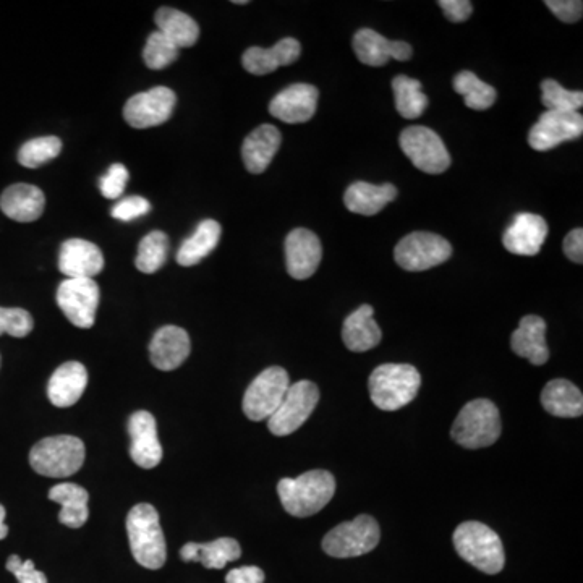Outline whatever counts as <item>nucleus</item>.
Masks as SVG:
<instances>
[{"instance_id": "obj_36", "label": "nucleus", "mask_w": 583, "mask_h": 583, "mask_svg": "<svg viewBox=\"0 0 583 583\" xmlns=\"http://www.w3.org/2000/svg\"><path fill=\"white\" fill-rule=\"evenodd\" d=\"M169 237L161 230H153L141 240L138 247L137 264L138 271L145 274L158 273L159 269L166 264L169 256Z\"/></svg>"}, {"instance_id": "obj_30", "label": "nucleus", "mask_w": 583, "mask_h": 583, "mask_svg": "<svg viewBox=\"0 0 583 583\" xmlns=\"http://www.w3.org/2000/svg\"><path fill=\"white\" fill-rule=\"evenodd\" d=\"M541 405L553 417H582V391L567 379H553L541 392Z\"/></svg>"}, {"instance_id": "obj_19", "label": "nucleus", "mask_w": 583, "mask_h": 583, "mask_svg": "<svg viewBox=\"0 0 583 583\" xmlns=\"http://www.w3.org/2000/svg\"><path fill=\"white\" fill-rule=\"evenodd\" d=\"M104 268L98 245L83 239L65 240L60 247L59 269L67 279H93Z\"/></svg>"}, {"instance_id": "obj_9", "label": "nucleus", "mask_w": 583, "mask_h": 583, "mask_svg": "<svg viewBox=\"0 0 583 583\" xmlns=\"http://www.w3.org/2000/svg\"><path fill=\"white\" fill-rule=\"evenodd\" d=\"M452 256L451 243L431 232H413L394 248V260L405 271L420 273L446 263Z\"/></svg>"}, {"instance_id": "obj_22", "label": "nucleus", "mask_w": 583, "mask_h": 583, "mask_svg": "<svg viewBox=\"0 0 583 583\" xmlns=\"http://www.w3.org/2000/svg\"><path fill=\"white\" fill-rule=\"evenodd\" d=\"M302 52V46L295 38H284L274 44L271 49L263 47H250L242 57V64L248 73L252 75H268L276 72L279 67L297 62Z\"/></svg>"}, {"instance_id": "obj_41", "label": "nucleus", "mask_w": 583, "mask_h": 583, "mask_svg": "<svg viewBox=\"0 0 583 583\" xmlns=\"http://www.w3.org/2000/svg\"><path fill=\"white\" fill-rule=\"evenodd\" d=\"M128 174L127 167L124 164H112L109 171L101 179V193L107 200H119L120 196L124 195L125 187H127Z\"/></svg>"}, {"instance_id": "obj_14", "label": "nucleus", "mask_w": 583, "mask_h": 583, "mask_svg": "<svg viewBox=\"0 0 583 583\" xmlns=\"http://www.w3.org/2000/svg\"><path fill=\"white\" fill-rule=\"evenodd\" d=\"M582 133L583 117L580 112L546 111L528 133V145L535 151H549L566 141L577 140Z\"/></svg>"}, {"instance_id": "obj_29", "label": "nucleus", "mask_w": 583, "mask_h": 583, "mask_svg": "<svg viewBox=\"0 0 583 583\" xmlns=\"http://www.w3.org/2000/svg\"><path fill=\"white\" fill-rule=\"evenodd\" d=\"M242 556L239 541L234 538H218L211 543H187L180 549V558L187 562H200L206 569H224L229 562Z\"/></svg>"}, {"instance_id": "obj_43", "label": "nucleus", "mask_w": 583, "mask_h": 583, "mask_svg": "<svg viewBox=\"0 0 583 583\" xmlns=\"http://www.w3.org/2000/svg\"><path fill=\"white\" fill-rule=\"evenodd\" d=\"M7 571L17 577L18 583H47L46 575L36 569L35 562L22 561L17 554L7 561Z\"/></svg>"}, {"instance_id": "obj_46", "label": "nucleus", "mask_w": 583, "mask_h": 583, "mask_svg": "<svg viewBox=\"0 0 583 583\" xmlns=\"http://www.w3.org/2000/svg\"><path fill=\"white\" fill-rule=\"evenodd\" d=\"M564 253H566L569 260L574 261V263H583V230L574 229L567 234L566 239H564Z\"/></svg>"}, {"instance_id": "obj_20", "label": "nucleus", "mask_w": 583, "mask_h": 583, "mask_svg": "<svg viewBox=\"0 0 583 583\" xmlns=\"http://www.w3.org/2000/svg\"><path fill=\"white\" fill-rule=\"evenodd\" d=\"M546 237L548 224L545 219L538 214L520 213L504 232L503 243L512 255L535 256L540 253Z\"/></svg>"}, {"instance_id": "obj_35", "label": "nucleus", "mask_w": 583, "mask_h": 583, "mask_svg": "<svg viewBox=\"0 0 583 583\" xmlns=\"http://www.w3.org/2000/svg\"><path fill=\"white\" fill-rule=\"evenodd\" d=\"M454 90L460 96H464L465 106L473 111L490 109L498 98V93L493 86L486 85L485 81H481L475 73L467 72V70L457 73L454 78Z\"/></svg>"}, {"instance_id": "obj_31", "label": "nucleus", "mask_w": 583, "mask_h": 583, "mask_svg": "<svg viewBox=\"0 0 583 583\" xmlns=\"http://www.w3.org/2000/svg\"><path fill=\"white\" fill-rule=\"evenodd\" d=\"M49 499L60 504L59 522L65 527L80 528L90 517V494L75 483H60L49 491Z\"/></svg>"}, {"instance_id": "obj_28", "label": "nucleus", "mask_w": 583, "mask_h": 583, "mask_svg": "<svg viewBox=\"0 0 583 583\" xmlns=\"http://www.w3.org/2000/svg\"><path fill=\"white\" fill-rule=\"evenodd\" d=\"M397 190L391 183L373 185L368 182H355L347 188L344 203L349 211L362 216H375L379 211L396 200Z\"/></svg>"}, {"instance_id": "obj_16", "label": "nucleus", "mask_w": 583, "mask_h": 583, "mask_svg": "<svg viewBox=\"0 0 583 583\" xmlns=\"http://www.w3.org/2000/svg\"><path fill=\"white\" fill-rule=\"evenodd\" d=\"M128 435L132 439L130 456L141 469H154L161 464L162 447L158 438V426L146 410L133 413L128 422Z\"/></svg>"}, {"instance_id": "obj_34", "label": "nucleus", "mask_w": 583, "mask_h": 583, "mask_svg": "<svg viewBox=\"0 0 583 583\" xmlns=\"http://www.w3.org/2000/svg\"><path fill=\"white\" fill-rule=\"evenodd\" d=\"M392 91L397 112L404 119L415 120L422 117L428 107V98L422 93L420 81L399 75L392 80Z\"/></svg>"}, {"instance_id": "obj_13", "label": "nucleus", "mask_w": 583, "mask_h": 583, "mask_svg": "<svg viewBox=\"0 0 583 583\" xmlns=\"http://www.w3.org/2000/svg\"><path fill=\"white\" fill-rule=\"evenodd\" d=\"M177 96L171 88L156 86L153 90L138 93L128 99L124 119L133 128H151L166 124L171 119Z\"/></svg>"}, {"instance_id": "obj_37", "label": "nucleus", "mask_w": 583, "mask_h": 583, "mask_svg": "<svg viewBox=\"0 0 583 583\" xmlns=\"http://www.w3.org/2000/svg\"><path fill=\"white\" fill-rule=\"evenodd\" d=\"M62 151V141L57 137H39L26 141L18 151V162L28 169H36L52 161Z\"/></svg>"}, {"instance_id": "obj_18", "label": "nucleus", "mask_w": 583, "mask_h": 583, "mask_svg": "<svg viewBox=\"0 0 583 583\" xmlns=\"http://www.w3.org/2000/svg\"><path fill=\"white\" fill-rule=\"evenodd\" d=\"M352 47H354L357 59L370 67H383L391 59L405 62L413 54L412 46L409 43L391 41V39L384 38L368 28H363L355 33Z\"/></svg>"}, {"instance_id": "obj_38", "label": "nucleus", "mask_w": 583, "mask_h": 583, "mask_svg": "<svg viewBox=\"0 0 583 583\" xmlns=\"http://www.w3.org/2000/svg\"><path fill=\"white\" fill-rule=\"evenodd\" d=\"M541 103L553 112H577L583 106L582 91H569L556 80L541 83Z\"/></svg>"}, {"instance_id": "obj_7", "label": "nucleus", "mask_w": 583, "mask_h": 583, "mask_svg": "<svg viewBox=\"0 0 583 583\" xmlns=\"http://www.w3.org/2000/svg\"><path fill=\"white\" fill-rule=\"evenodd\" d=\"M379 525L370 515H358L357 519L332 528L324 537V553L331 558H357L370 553L378 546Z\"/></svg>"}, {"instance_id": "obj_32", "label": "nucleus", "mask_w": 583, "mask_h": 583, "mask_svg": "<svg viewBox=\"0 0 583 583\" xmlns=\"http://www.w3.org/2000/svg\"><path fill=\"white\" fill-rule=\"evenodd\" d=\"M221 224L214 219H205L196 227L195 234L188 237L182 243V247L177 252V263L185 268L195 266L200 261L205 260L206 256L214 252L221 240Z\"/></svg>"}, {"instance_id": "obj_17", "label": "nucleus", "mask_w": 583, "mask_h": 583, "mask_svg": "<svg viewBox=\"0 0 583 583\" xmlns=\"http://www.w3.org/2000/svg\"><path fill=\"white\" fill-rule=\"evenodd\" d=\"M318 90L308 83H295L274 96L269 112L286 124H305L315 115Z\"/></svg>"}, {"instance_id": "obj_4", "label": "nucleus", "mask_w": 583, "mask_h": 583, "mask_svg": "<svg viewBox=\"0 0 583 583\" xmlns=\"http://www.w3.org/2000/svg\"><path fill=\"white\" fill-rule=\"evenodd\" d=\"M454 546L464 561L485 574H499L506 564L503 541L498 533L480 522H464L454 532Z\"/></svg>"}, {"instance_id": "obj_3", "label": "nucleus", "mask_w": 583, "mask_h": 583, "mask_svg": "<svg viewBox=\"0 0 583 583\" xmlns=\"http://www.w3.org/2000/svg\"><path fill=\"white\" fill-rule=\"evenodd\" d=\"M128 541L133 558L140 566L158 571L167 559L166 538L162 533L156 507L148 503L137 504L127 517Z\"/></svg>"}, {"instance_id": "obj_1", "label": "nucleus", "mask_w": 583, "mask_h": 583, "mask_svg": "<svg viewBox=\"0 0 583 583\" xmlns=\"http://www.w3.org/2000/svg\"><path fill=\"white\" fill-rule=\"evenodd\" d=\"M336 493V480L326 470H311L297 478H282L277 494L282 506L294 517H311L331 503Z\"/></svg>"}, {"instance_id": "obj_45", "label": "nucleus", "mask_w": 583, "mask_h": 583, "mask_svg": "<svg viewBox=\"0 0 583 583\" xmlns=\"http://www.w3.org/2000/svg\"><path fill=\"white\" fill-rule=\"evenodd\" d=\"M438 5L452 23L467 22L473 12V5L469 0H439Z\"/></svg>"}, {"instance_id": "obj_6", "label": "nucleus", "mask_w": 583, "mask_h": 583, "mask_svg": "<svg viewBox=\"0 0 583 583\" xmlns=\"http://www.w3.org/2000/svg\"><path fill=\"white\" fill-rule=\"evenodd\" d=\"M451 435L465 449L493 446L501 436L498 407L488 399L469 402L457 415Z\"/></svg>"}, {"instance_id": "obj_39", "label": "nucleus", "mask_w": 583, "mask_h": 583, "mask_svg": "<svg viewBox=\"0 0 583 583\" xmlns=\"http://www.w3.org/2000/svg\"><path fill=\"white\" fill-rule=\"evenodd\" d=\"M179 51L180 49H177L166 36L156 31V33H151L146 41L143 60H145L148 69L162 70L174 64L179 57Z\"/></svg>"}, {"instance_id": "obj_26", "label": "nucleus", "mask_w": 583, "mask_h": 583, "mask_svg": "<svg viewBox=\"0 0 583 583\" xmlns=\"http://www.w3.org/2000/svg\"><path fill=\"white\" fill-rule=\"evenodd\" d=\"M281 132L274 125H261L253 130L242 146V158L248 172L261 174L268 169L281 148Z\"/></svg>"}, {"instance_id": "obj_48", "label": "nucleus", "mask_w": 583, "mask_h": 583, "mask_svg": "<svg viewBox=\"0 0 583 583\" xmlns=\"http://www.w3.org/2000/svg\"><path fill=\"white\" fill-rule=\"evenodd\" d=\"M5 515H7V511H5V507L0 504V540H4V538L9 535V527L5 525Z\"/></svg>"}, {"instance_id": "obj_49", "label": "nucleus", "mask_w": 583, "mask_h": 583, "mask_svg": "<svg viewBox=\"0 0 583 583\" xmlns=\"http://www.w3.org/2000/svg\"><path fill=\"white\" fill-rule=\"evenodd\" d=\"M234 4L245 5L248 4L247 0H235Z\"/></svg>"}, {"instance_id": "obj_24", "label": "nucleus", "mask_w": 583, "mask_h": 583, "mask_svg": "<svg viewBox=\"0 0 583 583\" xmlns=\"http://www.w3.org/2000/svg\"><path fill=\"white\" fill-rule=\"evenodd\" d=\"M511 347L515 355L527 358L532 365H545L549 358L545 320L535 315L524 316L519 328L512 332Z\"/></svg>"}, {"instance_id": "obj_10", "label": "nucleus", "mask_w": 583, "mask_h": 583, "mask_svg": "<svg viewBox=\"0 0 583 583\" xmlns=\"http://www.w3.org/2000/svg\"><path fill=\"white\" fill-rule=\"evenodd\" d=\"M320 402V389L311 381L290 384L281 405L268 420V428L274 436H289L307 422Z\"/></svg>"}, {"instance_id": "obj_15", "label": "nucleus", "mask_w": 583, "mask_h": 583, "mask_svg": "<svg viewBox=\"0 0 583 583\" xmlns=\"http://www.w3.org/2000/svg\"><path fill=\"white\" fill-rule=\"evenodd\" d=\"M323 258V247L315 232L308 229H295L287 235L286 263L287 273L305 281L316 273Z\"/></svg>"}, {"instance_id": "obj_44", "label": "nucleus", "mask_w": 583, "mask_h": 583, "mask_svg": "<svg viewBox=\"0 0 583 583\" xmlns=\"http://www.w3.org/2000/svg\"><path fill=\"white\" fill-rule=\"evenodd\" d=\"M546 7L564 23H577L582 18L583 4L580 0H548Z\"/></svg>"}, {"instance_id": "obj_42", "label": "nucleus", "mask_w": 583, "mask_h": 583, "mask_svg": "<svg viewBox=\"0 0 583 583\" xmlns=\"http://www.w3.org/2000/svg\"><path fill=\"white\" fill-rule=\"evenodd\" d=\"M151 205L143 196H128L124 200L117 201L112 208V218L122 222H130L149 213Z\"/></svg>"}, {"instance_id": "obj_12", "label": "nucleus", "mask_w": 583, "mask_h": 583, "mask_svg": "<svg viewBox=\"0 0 583 583\" xmlns=\"http://www.w3.org/2000/svg\"><path fill=\"white\" fill-rule=\"evenodd\" d=\"M99 286L94 279H65L57 289V303L67 320L81 329L93 328L99 305Z\"/></svg>"}, {"instance_id": "obj_47", "label": "nucleus", "mask_w": 583, "mask_h": 583, "mask_svg": "<svg viewBox=\"0 0 583 583\" xmlns=\"http://www.w3.org/2000/svg\"><path fill=\"white\" fill-rule=\"evenodd\" d=\"M226 583H264V572L256 566L232 569L227 574Z\"/></svg>"}, {"instance_id": "obj_11", "label": "nucleus", "mask_w": 583, "mask_h": 583, "mask_svg": "<svg viewBox=\"0 0 583 583\" xmlns=\"http://www.w3.org/2000/svg\"><path fill=\"white\" fill-rule=\"evenodd\" d=\"M399 143L413 166L426 174H443L451 167V154L438 133L431 128L420 125L405 128Z\"/></svg>"}, {"instance_id": "obj_8", "label": "nucleus", "mask_w": 583, "mask_h": 583, "mask_svg": "<svg viewBox=\"0 0 583 583\" xmlns=\"http://www.w3.org/2000/svg\"><path fill=\"white\" fill-rule=\"evenodd\" d=\"M290 388L287 371L271 366L253 379L243 396V412L252 422L269 420Z\"/></svg>"}, {"instance_id": "obj_2", "label": "nucleus", "mask_w": 583, "mask_h": 583, "mask_svg": "<svg viewBox=\"0 0 583 583\" xmlns=\"http://www.w3.org/2000/svg\"><path fill=\"white\" fill-rule=\"evenodd\" d=\"M420 386L422 376L415 366L407 363H384L368 379L371 401L384 412H396L409 405L417 397Z\"/></svg>"}, {"instance_id": "obj_23", "label": "nucleus", "mask_w": 583, "mask_h": 583, "mask_svg": "<svg viewBox=\"0 0 583 583\" xmlns=\"http://www.w3.org/2000/svg\"><path fill=\"white\" fill-rule=\"evenodd\" d=\"M88 384V371L80 362H67L52 373L47 384V397L52 405L67 409L80 401Z\"/></svg>"}, {"instance_id": "obj_33", "label": "nucleus", "mask_w": 583, "mask_h": 583, "mask_svg": "<svg viewBox=\"0 0 583 583\" xmlns=\"http://www.w3.org/2000/svg\"><path fill=\"white\" fill-rule=\"evenodd\" d=\"M159 33L166 36L177 49L195 46L200 38V26L187 13L171 7H162L156 12Z\"/></svg>"}, {"instance_id": "obj_21", "label": "nucleus", "mask_w": 583, "mask_h": 583, "mask_svg": "<svg viewBox=\"0 0 583 583\" xmlns=\"http://www.w3.org/2000/svg\"><path fill=\"white\" fill-rule=\"evenodd\" d=\"M190 350L192 344L185 329L164 326L154 334L149 344V358L158 370L172 371L187 360Z\"/></svg>"}, {"instance_id": "obj_27", "label": "nucleus", "mask_w": 583, "mask_h": 583, "mask_svg": "<svg viewBox=\"0 0 583 583\" xmlns=\"http://www.w3.org/2000/svg\"><path fill=\"white\" fill-rule=\"evenodd\" d=\"M375 310L370 305L350 313L345 318L342 326V341L345 347L352 352H366V350L375 349L376 345L383 339V332L376 323Z\"/></svg>"}, {"instance_id": "obj_25", "label": "nucleus", "mask_w": 583, "mask_h": 583, "mask_svg": "<svg viewBox=\"0 0 583 583\" xmlns=\"http://www.w3.org/2000/svg\"><path fill=\"white\" fill-rule=\"evenodd\" d=\"M46 206V196L41 188L17 183L0 196V209L7 218L17 222H33L41 218Z\"/></svg>"}, {"instance_id": "obj_40", "label": "nucleus", "mask_w": 583, "mask_h": 583, "mask_svg": "<svg viewBox=\"0 0 583 583\" xmlns=\"http://www.w3.org/2000/svg\"><path fill=\"white\" fill-rule=\"evenodd\" d=\"M33 316L23 308L0 307V336L26 337L33 331Z\"/></svg>"}, {"instance_id": "obj_5", "label": "nucleus", "mask_w": 583, "mask_h": 583, "mask_svg": "<svg viewBox=\"0 0 583 583\" xmlns=\"http://www.w3.org/2000/svg\"><path fill=\"white\" fill-rule=\"evenodd\" d=\"M30 464L43 477H70L85 464V444L77 436H51L31 449Z\"/></svg>"}]
</instances>
